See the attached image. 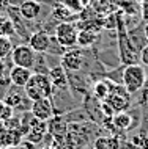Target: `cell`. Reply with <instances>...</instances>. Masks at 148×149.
<instances>
[{
  "instance_id": "52a82bcc",
  "label": "cell",
  "mask_w": 148,
  "mask_h": 149,
  "mask_svg": "<svg viewBox=\"0 0 148 149\" xmlns=\"http://www.w3.org/2000/svg\"><path fill=\"white\" fill-rule=\"evenodd\" d=\"M30 113L35 119L47 123L51 118L55 116V108H54V104H52V99H39L32 102Z\"/></svg>"
},
{
  "instance_id": "cb8c5ba5",
  "label": "cell",
  "mask_w": 148,
  "mask_h": 149,
  "mask_svg": "<svg viewBox=\"0 0 148 149\" xmlns=\"http://www.w3.org/2000/svg\"><path fill=\"white\" fill-rule=\"evenodd\" d=\"M139 107H140V127H139V132L147 135V132H148V102Z\"/></svg>"
},
{
  "instance_id": "e575fe53",
  "label": "cell",
  "mask_w": 148,
  "mask_h": 149,
  "mask_svg": "<svg viewBox=\"0 0 148 149\" xmlns=\"http://www.w3.org/2000/svg\"><path fill=\"white\" fill-rule=\"evenodd\" d=\"M35 2H39V3H41V2H46V3H49V0H35Z\"/></svg>"
},
{
  "instance_id": "ba28073f",
  "label": "cell",
  "mask_w": 148,
  "mask_h": 149,
  "mask_svg": "<svg viewBox=\"0 0 148 149\" xmlns=\"http://www.w3.org/2000/svg\"><path fill=\"white\" fill-rule=\"evenodd\" d=\"M51 36L52 35H49L46 30H36L30 35L27 44H29L36 54H47L49 46H51Z\"/></svg>"
},
{
  "instance_id": "ffe728a7",
  "label": "cell",
  "mask_w": 148,
  "mask_h": 149,
  "mask_svg": "<svg viewBox=\"0 0 148 149\" xmlns=\"http://www.w3.org/2000/svg\"><path fill=\"white\" fill-rule=\"evenodd\" d=\"M14 46L11 38L8 36H0V60H6L8 57H11V52H13Z\"/></svg>"
},
{
  "instance_id": "7c38bea8",
  "label": "cell",
  "mask_w": 148,
  "mask_h": 149,
  "mask_svg": "<svg viewBox=\"0 0 148 149\" xmlns=\"http://www.w3.org/2000/svg\"><path fill=\"white\" fill-rule=\"evenodd\" d=\"M104 102L107 104L114 113H120V111H126L133 107V100H131L129 94H110Z\"/></svg>"
},
{
  "instance_id": "4316f807",
  "label": "cell",
  "mask_w": 148,
  "mask_h": 149,
  "mask_svg": "<svg viewBox=\"0 0 148 149\" xmlns=\"http://www.w3.org/2000/svg\"><path fill=\"white\" fill-rule=\"evenodd\" d=\"M140 13H142V19L143 21H148V0H143L140 5Z\"/></svg>"
},
{
  "instance_id": "5bb4252c",
  "label": "cell",
  "mask_w": 148,
  "mask_h": 149,
  "mask_svg": "<svg viewBox=\"0 0 148 149\" xmlns=\"http://www.w3.org/2000/svg\"><path fill=\"white\" fill-rule=\"evenodd\" d=\"M19 10H21V14L25 21H36L41 14V3L35 2V0H24L19 5Z\"/></svg>"
},
{
  "instance_id": "5b68a950",
  "label": "cell",
  "mask_w": 148,
  "mask_h": 149,
  "mask_svg": "<svg viewBox=\"0 0 148 149\" xmlns=\"http://www.w3.org/2000/svg\"><path fill=\"white\" fill-rule=\"evenodd\" d=\"M60 64L66 72H81L87 64V52L85 49H69L60 57Z\"/></svg>"
},
{
  "instance_id": "44dd1931",
  "label": "cell",
  "mask_w": 148,
  "mask_h": 149,
  "mask_svg": "<svg viewBox=\"0 0 148 149\" xmlns=\"http://www.w3.org/2000/svg\"><path fill=\"white\" fill-rule=\"evenodd\" d=\"M16 33L14 25L8 16H0V36H8L11 38Z\"/></svg>"
},
{
  "instance_id": "d6a6232c",
  "label": "cell",
  "mask_w": 148,
  "mask_h": 149,
  "mask_svg": "<svg viewBox=\"0 0 148 149\" xmlns=\"http://www.w3.org/2000/svg\"><path fill=\"white\" fill-rule=\"evenodd\" d=\"M143 90L148 91V74H147V79H145V85H143Z\"/></svg>"
},
{
  "instance_id": "836d02e7",
  "label": "cell",
  "mask_w": 148,
  "mask_h": 149,
  "mask_svg": "<svg viewBox=\"0 0 148 149\" xmlns=\"http://www.w3.org/2000/svg\"><path fill=\"white\" fill-rule=\"evenodd\" d=\"M128 2H133V3H142L143 0H128Z\"/></svg>"
},
{
  "instance_id": "30bf717a",
  "label": "cell",
  "mask_w": 148,
  "mask_h": 149,
  "mask_svg": "<svg viewBox=\"0 0 148 149\" xmlns=\"http://www.w3.org/2000/svg\"><path fill=\"white\" fill-rule=\"evenodd\" d=\"M33 71L27 69V68H21V66H13L10 71H8V79H10V83L16 88H24L27 85V82L30 80Z\"/></svg>"
},
{
  "instance_id": "484cf974",
  "label": "cell",
  "mask_w": 148,
  "mask_h": 149,
  "mask_svg": "<svg viewBox=\"0 0 148 149\" xmlns=\"http://www.w3.org/2000/svg\"><path fill=\"white\" fill-rule=\"evenodd\" d=\"M139 60H140V63L143 64V66L148 68V44L143 49L140 50V55H139Z\"/></svg>"
},
{
  "instance_id": "f1b7e54d",
  "label": "cell",
  "mask_w": 148,
  "mask_h": 149,
  "mask_svg": "<svg viewBox=\"0 0 148 149\" xmlns=\"http://www.w3.org/2000/svg\"><path fill=\"white\" fill-rule=\"evenodd\" d=\"M5 75H8V71H6V66H5V61L0 60V80H2Z\"/></svg>"
},
{
  "instance_id": "9c48e42d",
  "label": "cell",
  "mask_w": 148,
  "mask_h": 149,
  "mask_svg": "<svg viewBox=\"0 0 148 149\" xmlns=\"http://www.w3.org/2000/svg\"><path fill=\"white\" fill-rule=\"evenodd\" d=\"M47 134H49L47 132V123H43V121H38L33 118V121L30 123V126L25 132V140L33 144H38L44 140Z\"/></svg>"
},
{
  "instance_id": "ac0fdd59",
  "label": "cell",
  "mask_w": 148,
  "mask_h": 149,
  "mask_svg": "<svg viewBox=\"0 0 148 149\" xmlns=\"http://www.w3.org/2000/svg\"><path fill=\"white\" fill-rule=\"evenodd\" d=\"M98 33L91 30H79L77 33V47L79 49H90L98 41Z\"/></svg>"
},
{
  "instance_id": "1f68e13d",
  "label": "cell",
  "mask_w": 148,
  "mask_h": 149,
  "mask_svg": "<svg viewBox=\"0 0 148 149\" xmlns=\"http://www.w3.org/2000/svg\"><path fill=\"white\" fill-rule=\"evenodd\" d=\"M54 141V140H52ZM41 149H58L57 146H54V144H49V146H44V148H41Z\"/></svg>"
},
{
  "instance_id": "277c9868",
  "label": "cell",
  "mask_w": 148,
  "mask_h": 149,
  "mask_svg": "<svg viewBox=\"0 0 148 149\" xmlns=\"http://www.w3.org/2000/svg\"><path fill=\"white\" fill-rule=\"evenodd\" d=\"M77 33H79V29L77 25L73 22H60L55 25V30H54V38L57 39V42L63 49L69 50V49H74L77 46Z\"/></svg>"
},
{
  "instance_id": "9a60e30c",
  "label": "cell",
  "mask_w": 148,
  "mask_h": 149,
  "mask_svg": "<svg viewBox=\"0 0 148 149\" xmlns=\"http://www.w3.org/2000/svg\"><path fill=\"white\" fill-rule=\"evenodd\" d=\"M93 149H121V140L115 135H98L93 140Z\"/></svg>"
},
{
  "instance_id": "4fadbf2b",
  "label": "cell",
  "mask_w": 148,
  "mask_h": 149,
  "mask_svg": "<svg viewBox=\"0 0 148 149\" xmlns=\"http://www.w3.org/2000/svg\"><path fill=\"white\" fill-rule=\"evenodd\" d=\"M49 77L54 88L57 91H63V90H69L68 86V72L63 69L62 64H57V66H52L49 71Z\"/></svg>"
},
{
  "instance_id": "8992f818",
  "label": "cell",
  "mask_w": 148,
  "mask_h": 149,
  "mask_svg": "<svg viewBox=\"0 0 148 149\" xmlns=\"http://www.w3.org/2000/svg\"><path fill=\"white\" fill-rule=\"evenodd\" d=\"M35 57H36V52L32 49L29 44H18L11 52L13 66H21V68H27V69L33 68Z\"/></svg>"
},
{
  "instance_id": "6da1fadb",
  "label": "cell",
  "mask_w": 148,
  "mask_h": 149,
  "mask_svg": "<svg viewBox=\"0 0 148 149\" xmlns=\"http://www.w3.org/2000/svg\"><path fill=\"white\" fill-rule=\"evenodd\" d=\"M25 96L29 97L32 102L39 99H51L55 93V88L51 82L49 74H38L33 72L30 80L27 82V85L24 86Z\"/></svg>"
},
{
  "instance_id": "e0dca14e",
  "label": "cell",
  "mask_w": 148,
  "mask_h": 149,
  "mask_svg": "<svg viewBox=\"0 0 148 149\" xmlns=\"http://www.w3.org/2000/svg\"><path fill=\"white\" fill-rule=\"evenodd\" d=\"M51 17L55 19L57 24H60V22H74L76 14L68 6L63 5V3H57V5H54L51 10Z\"/></svg>"
},
{
  "instance_id": "2e32d148",
  "label": "cell",
  "mask_w": 148,
  "mask_h": 149,
  "mask_svg": "<svg viewBox=\"0 0 148 149\" xmlns=\"http://www.w3.org/2000/svg\"><path fill=\"white\" fill-rule=\"evenodd\" d=\"M91 94H93L95 99H98L99 102H104L109 96L112 94L110 90V80L109 79H99L93 83L91 86Z\"/></svg>"
},
{
  "instance_id": "83f0119b",
  "label": "cell",
  "mask_w": 148,
  "mask_h": 149,
  "mask_svg": "<svg viewBox=\"0 0 148 149\" xmlns=\"http://www.w3.org/2000/svg\"><path fill=\"white\" fill-rule=\"evenodd\" d=\"M16 149H36V144H33V143L27 141V140H24V141H21L18 144V148H16Z\"/></svg>"
},
{
  "instance_id": "3957f363",
  "label": "cell",
  "mask_w": 148,
  "mask_h": 149,
  "mask_svg": "<svg viewBox=\"0 0 148 149\" xmlns=\"http://www.w3.org/2000/svg\"><path fill=\"white\" fill-rule=\"evenodd\" d=\"M117 25H118V42L117 44H118V58H120V61L123 63V66L135 64L139 61L140 52L133 46V42H131V39H129V35H128V30L121 29L123 27L121 19H118Z\"/></svg>"
},
{
  "instance_id": "4dcf8cb0",
  "label": "cell",
  "mask_w": 148,
  "mask_h": 149,
  "mask_svg": "<svg viewBox=\"0 0 148 149\" xmlns=\"http://www.w3.org/2000/svg\"><path fill=\"white\" fill-rule=\"evenodd\" d=\"M143 35H145V38H147V41H148V21L143 24Z\"/></svg>"
},
{
  "instance_id": "7402d4cb",
  "label": "cell",
  "mask_w": 148,
  "mask_h": 149,
  "mask_svg": "<svg viewBox=\"0 0 148 149\" xmlns=\"http://www.w3.org/2000/svg\"><path fill=\"white\" fill-rule=\"evenodd\" d=\"M90 0H62V3L65 6H68L74 14H79L85 10V6L88 5Z\"/></svg>"
},
{
  "instance_id": "603a6c76",
  "label": "cell",
  "mask_w": 148,
  "mask_h": 149,
  "mask_svg": "<svg viewBox=\"0 0 148 149\" xmlns=\"http://www.w3.org/2000/svg\"><path fill=\"white\" fill-rule=\"evenodd\" d=\"M129 141L134 144L135 149H148V136L145 134H140L139 130L131 136Z\"/></svg>"
},
{
  "instance_id": "d6986e66",
  "label": "cell",
  "mask_w": 148,
  "mask_h": 149,
  "mask_svg": "<svg viewBox=\"0 0 148 149\" xmlns=\"http://www.w3.org/2000/svg\"><path fill=\"white\" fill-rule=\"evenodd\" d=\"M33 72H38V74H49L51 68H49V63L46 60V54H36L35 57V64L32 68Z\"/></svg>"
},
{
  "instance_id": "d590c367",
  "label": "cell",
  "mask_w": 148,
  "mask_h": 149,
  "mask_svg": "<svg viewBox=\"0 0 148 149\" xmlns=\"http://www.w3.org/2000/svg\"><path fill=\"white\" fill-rule=\"evenodd\" d=\"M147 136H148V132H147Z\"/></svg>"
},
{
  "instance_id": "8fae6325",
  "label": "cell",
  "mask_w": 148,
  "mask_h": 149,
  "mask_svg": "<svg viewBox=\"0 0 148 149\" xmlns=\"http://www.w3.org/2000/svg\"><path fill=\"white\" fill-rule=\"evenodd\" d=\"M47 132L52 135L54 140L63 138L68 134V121L65 119L63 115H55L54 118L47 121Z\"/></svg>"
},
{
  "instance_id": "d4e9b609",
  "label": "cell",
  "mask_w": 148,
  "mask_h": 149,
  "mask_svg": "<svg viewBox=\"0 0 148 149\" xmlns=\"http://www.w3.org/2000/svg\"><path fill=\"white\" fill-rule=\"evenodd\" d=\"M13 108L8 107L5 102H3V99H0V121H8L13 116Z\"/></svg>"
},
{
  "instance_id": "f546056e",
  "label": "cell",
  "mask_w": 148,
  "mask_h": 149,
  "mask_svg": "<svg viewBox=\"0 0 148 149\" xmlns=\"http://www.w3.org/2000/svg\"><path fill=\"white\" fill-rule=\"evenodd\" d=\"M11 5V0H0V10H6Z\"/></svg>"
},
{
  "instance_id": "7a4b0ae2",
  "label": "cell",
  "mask_w": 148,
  "mask_h": 149,
  "mask_svg": "<svg viewBox=\"0 0 148 149\" xmlns=\"http://www.w3.org/2000/svg\"><path fill=\"white\" fill-rule=\"evenodd\" d=\"M145 79H147V72L142 64L135 63V64H128V66L123 68L121 85L129 96H134L140 90H143Z\"/></svg>"
}]
</instances>
